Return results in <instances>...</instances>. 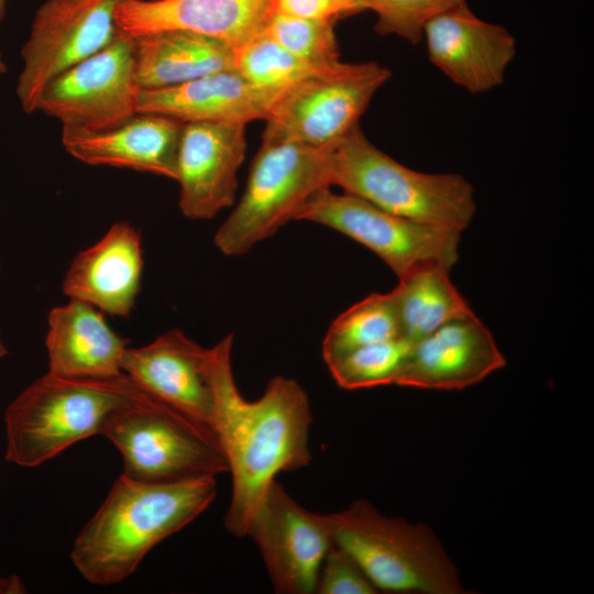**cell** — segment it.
<instances>
[{
	"label": "cell",
	"mask_w": 594,
	"mask_h": 594,
	"mask_svg": "<svg viewBox=\"0 0 594 594\" xmlns=\"http://www.w3.org/2000/svg\"><path fill=\"white\" fill-rule=\"evenodd\" d=\"M336 144L262 140L245 189L215 234L216 248L227 256L246 254L295 220L316 191L331 187Z\"/></svg>",
	"instance_id": "cell-6"
},
{
	"label": "cell",
	"mask_w": 594,
	"mask_h": 594,
	"mask_svg": "<svg viewBox=\"0 0 594 594\" xmlns=\"http://www.w3.org/2000/svg\"><path fill=\"white\" fill-rule=\"evenodd\" d=\"M143 270L141 234L127 221L112 224L94 245L69 265L63 292L111 316H130Z\"/></svg>",
	"instance_id": "cell-20"
},
{
	"label": "cell",
	"mask_w": 594,
	"mask_h": 594,
	"mask_svg": "<svg viewBox=\"0 0 594 594\" xmlns=\"http://www.w3.org/2000/svg\"><path fill=\"white\" fill-rule=\"evenodd\" d=\"M134 38L120 32L105 48L53 78L35 111L63 127L99 131L138 113Z\"/></svg>",
	"instance_id": "cell-11"
},
{
	"label": "cell",
	"mask_w": 594,
	"mask_h": 594,
	"mask_svg": "<svg viewBox=\"0 0 594 594\" xmlns=\"http://www.w3.org/2000/svg\"><path fill=\"white\" fill-rule=\"evenodd\" d=\"M275 11L306 19L338 20L364 11L361 0H274Z\"/></svg>",
	"instance_id": "cell-30"
},
{
	"label": "cell",
	"mask_w": 594,
	"mask_h": 594,
	"mask_svg": "<svg viewBox=\"0 0 594 594\" xmlns=\"http://www.w3.org/2000/svg\"><path fill=\"white\" fill-rule=\"evenodd\" d=\"M246 536L257 544L277 593H316L322 562L334 543L328 515L305 509L274 480Z\"/></svg>",
	"instance_id": "cell-12"
},
{
	"label": "cell",
	"mask_w": 594,
	"mask_h": 594,
	"mask_svg": "<svg viewBox=\"0 0 594 594\" xmlns=\"http://www.w3.org/2000/svg\"><path fill=\"white\" fill-rule=\"evenodd\" d=\"M102 436L123 460V474L142 482H177L229 472L213 430L143 394L117 414Z\"/></svg>",
	"instance_id": "cell-7"
},
{
	"label": "cell",
	"mask_w": 594,
	"mask_h": 594,
	"mask_svg": "<svg viewBox=\"0 0 594 594\" xmlns=\"http://www.w3.org/2000/svg\"><path fill=\"white\" fill-rule=\"evenodd\" d=\"M6 14V0H0V25Z\"/></svg>",
	"instance_id": "cell-32"
},
{
	"label": "cell",
	"mask_w": 594,
	"mask_h": 594,
	"mask_svg": "<svg viewBox=\"0 0 594 594\" xmlns=\"http://www.w3.org/2000/svg\"><path fill=\"white\" fill-rule=\"evenodd\" d=\"M7 353H8V350H7L6 345H4V342H3L1 333H0V359L6 356Z\"/></svg>",
	"instance_id": "cell-33"
},
{
	"label": "cell",
	"mask_w": 594,
	"mask_h": 594,
	"mask_svg": "<svg viewBox=\"0 0 594 594\" xmlns=\"http://www.w3.org/2000/svg\"><path fill=\"white\" fill-rule=\"evenodd\" d=\"M428 58L449 80L472 95L504 82L516 56V40L504 26L475 15L464 2L424 29Z\"/></svg>",
	"instance_id": "cell-15"
},
{
	"label": "cell",
	"mask_w": 594,
	"mask_h": 594,
	"mask_svg": "<svg viewBox=\"0 0 594 594\" xmlns=\"http://www.w3.org/2000/svg\"><path fill=\"white\" fill-rule=\"evenodd\" d=\"M216 495L213 476L156 483L122 473L77 535L72 562L91 584L122 582L152 548L191 522Z\"/></svg>",
	"instance_id": "cell-2"
},
{
	"label": "cell",
	"mask_w": 594,
	"mask_h": 594,
	"mask_svg": "<svg viewBox=\"0 0 594 594\" xmlns=\"http://www.w3.org/2000/svg\"><path fill=\"white\" fill-rule=\"evenodd\" d=\"M378 590L356 560L343 548L333 543L322 562L316 593L320 594H375Z\"/></svg>",
	"instance_id": "cell-29"
},
{
	"label": "cell",
	"mask_w": 594,
	"mask_h": 594,
	"mask_svg": "<svg viewBox=\"0 0 594 594\" xmlns=\"http://www.w3.org/2000/svg\"><path fill=\"white\" fill-rule=\"evenodd\" d=\"M47 323V372L73 378H110L123 374L127 341L110 328L101 310L69 299L50 311Z\"/></svg>",
	"instance_id": "cell-21"
},
{
	"label": "cell",
	"mask_w": 594,
	"mask_h": 594,
	"mask_svg": "<svg viewBox=\"0 0 594 594\" xmlns=\"http://www.w3.org/2000/svg\"><path fill=\"white\" fill-rule=\"evenodd\" d=\"M334 23L336 20L306 19L275 11L264 31L299 58L318 67H329L341 62Z\"/></svg>",
	"instance_id": "cell-27"
},
{
	"label": "cell",
	"mask_w": 594,
	"mask_h": 594,
	"mask_svg": "<svg viewBox=\"0 0 594 594\" xmlns=\"http://www.w3.org/2000/svg\"><path fill=\"white\" fill-rule=\"evenodd\" d=\"M400 336L392 292L374 293L349 307L330 324L322 340L326 364L365 345Z\"/></svg>",
	"instance_id": "cell-24"
},
{
	"label": "cell",
	"mask_w": 594,
	"mask_h": 594,
	"mask_svg": "<svg viewBox=\"0 0 594 594\" xmlns=\"http://www.w3.org/2000/svg\"><path fill=\"white\" fill-rule=\"evenodd\" d=\"M466 0H361L364 10L375 12L374 30L380 35H396L413 45L424 38L426 24Z\"/></svg>",
	"instance_id": "cell-28"
},
{
	"label": "cell",
	"mask_w": 594,
	"mask_h": 594,
	"mask_svg": "<svg viewBox=\"0 0 594 594\" xmlns=\"http://www.w3.org/2000/svg\"><path fill=\"white\" fill-rule=\"evenodd\" d=\"M411 345L413 342L398 337L355 349L327 365L336 383L344 389L396 385Z\"/></svg>",
	"instance_id": "cell-25"
},
{
	"label": "cell",
	"mask_w": 594,
	"mask_h": 594,
	"mask_svg": "<svg viewBox=\"0 0 594 594\" xmlns=\"http://www.w3.org/2000/svg\"><path fill=\"white\" fill-rule=\"evenodd\" d=\"M274 12V0H122L116 23L120 32L133 38L186 31L238 48L263 32Z\"/></svg>",
	"instance_id": "cell-17"
},
{
	"label": "cell",
	"mask_w": 594,
	"mask_h": 594,
	"mask_svg": "<svg viewBox=\"0 0 594 594\" xmlns=\"http://www.w3.org/2000/svg\"><path fill=\"white\" fill-rule=\"evenodd\" d=\"M134 62L140 89H161L235 70V48L193 32L163 31L134 37Z\"/></svg>",
	"instance_id": "cell-22"
},
{
	"label": "cell",
	"mask_w": 594,
	"mask_h": 594,
	"mask_svg": "<svg viewBox=\"0 0 594 594\" xmlns=\"http://www.w3.org/2000/svg\"><path fill=\"white\" fill-rule=\"evenodd\" d=\"M232 344L229 334L215 345V432L232 474L224 525L243 537L275 476L310 463L312 417L305 389L293 378L276 376L258 399H244L233 378Z\"/></svg>",
	"instance_id": "cell-1"
},
{
	"label": "cell",
	"mask_w": 594,
	"mask_h": 594,
	"mask_svg": "<svg viewBox=\"0 0 594 594\" xmlns=\"http://www.w3.org/2000/svg\"><path fill=\"white\" fill-rule=\"evenodd\" d=\"M6 72H7V64L3 61L2 54L0 52V75L6 74Z\"/></svg>",
	"instance_id": "cell-34"
},
{
	"label": "cell",
	"mask_w": 594,
	"mask_h": 594,
	"mask_svg": "<svg viewBox=\"0 0 594 594\" xmlns=\"http://www.w3.org/2000/svg\"><path fill=\"white\" fill-rule=\"evenodd\" d=\"M391 70L373 61L339 62L287 86L277 99L262 140L311 146L338 143L360 121Z\"/></svg>",
	"instance_id": "cell-8"
},
{
	"label": "cell",
	"mask_w": 594,
	"mask_h": 594,
	"mask_svg": "<svg viewBox=\"0 0 594 594\" xmlns=\"http://www.w3.org/2000/svg\"><path fill=\"white\" fill-rule=\"evenodd\" d=\"M331 186L394 215L458 233L476 211L474 188L462 175L411 169L376 147L360 124L334 145Z\"/></svg>",
	"instance_id": "cell-4"
},
{
	"label": "cell",
	"mask_w": 594,
	"mask_h": 594,
	"mask_svg": "<svg viewBox=\"0 0 594 594\" xmlns=\"http://www.w3.org/2000/svg\"><path fill=\"white\" fill-rule=\"evenodd\" d=\"M216 349L172 329L146 345L127 349L122 372L145 394L215 431Z\"/></svg>",
	"instance_id": "cell-13"
},
{
	"label": "cell",
	"mask_w": 594,
	"mask_h": 594,
	"mask_svg": "<svg viewBox=\"0 0 594 594\" xmlns=\"http://www.w3.org/2000/svg\"><path fill=\"white\" fill-rule=\"evenodd\" d=\"M183 124L166 116L136 113L99 131L63 127L62 144L88 165L130 168L176 180Z\"/></svg>",
	"instance_id": "cell-18"
},
{
	"label": "cell",
	"mask_w": 594,
	"mask_h": 594,
	"mask_svg": "<svg viewBox=\"0 0 594 594\" xmlns=\"http://www.w3.org/2000/svg\"><path fill=\"white\" fill-rule=\"evenodd\" d=\"M122 0H46L37 9L22 46L16 95L34 113L43 88L56 76L108 46L118 35Z\"/></svg>",
	"instance_id": "cell-10"
},
{
	"label": "cell",
	"mask_w": 594,
	"mask_h": 594,
	"mask_svg": "<svg viewBox=\"0 0 594 594\" xmlns=\"http://www.w3.org/2000/svg\"><path fill=\"white\" fill-rule=\"evenodd\" d=\"M295 220L319 223L349 237L375 253L397 277L427 264L451 268L459 261L461 233L394 215L330 187L316 191Z\"/></svg>",
	"instance_id": "cell-9"
},
{
	"label": "cell",
	"mask_w": 594,
	"mask_h": 594,
	"mask_svg": "<svg viewBox=\"0 0 594 594\" xmlns=\"http://www.w3.org/2000/svg\"><path fill=\"white\" fill-rule=\"evenodd\" d=\"M246 123L183 124L177 178L179 209L191 220L212 219L234 205L238 172L246 154Z\"/></svg>",
	"instance_id": "cell-14"
},
{
	"label": "cell",
	"mask_w": 594,
	"mask_h": 594,
	"mask_svg": "<svg viewBox=\"0 0 594 594\" xmlns=\"http://www.w3.org/2000/svg\"><path fill=\"white\" fill-rule=\"evenodd\" d=\"M450 270L427 264L398 277L391 292L403 338L415 342L452 320L474 315L452 283Z\"/></svg>",
	"instance_id": "cell-23"
},
{
	"label": "cell",
	"mask_w": 594,
	"mask_h": 594,
	"mask_svg": "<svg viewBox=\"0 0 594 594\" xmlns=\"http://www.w3.org/2000/svg\"><path fill=\"white\" fill-rule=\"evenodd\" d=\"M286 87L258 86L237 70H227L174 87L140 89L138 113L166 116L183 123L248 124L266 120Z\"/></svg>",
	"instance_id": "cell-19"
},
{
	"label": "cell",
	"mask_w": 594,
	"mask_h": 594,
	"mask_svg": "<svg viewBox=\"0 0 594 594\" xmlns=\"http://www.w3.org/2000/svg\"><path fill=\"white\" fill-rule=\"evenodd\" d=\"M324 68L294 55L265 31L235 48V70L258 86L286 87Z\"/></svg>",
	"instance_id": "cell-26"
},
{
	"label": "cell",
	"mask_w": 594,
	"mask_h": 594,
	"mask_svg": "<svg viewBox=\"0 0 594 594\" xmlns=\"http://www.w3.org/2000/svg\"><path fill=\"white\" fill-rule=\"evenodd\" d=\"M142 392L124 373L73 378L47 372L24 388L4 413L8 462L35 468L70 446L102 435Z\"/></svg>",
	"instance_id": "cell-3"
},
{
	"label": "cell",
	"mask_w": 594,
	"mask_h": 594,
	"mask_svg": "<svg viewBox=\"0 0 594 594\" xmlns=\"http://www.w3.org/2000/svg\"><path fill=\"white\" fill-rule=\"evenodd\" d=\"M334 544L346 550L377 590L462 594L458 570L426 524L381 514L363 499L328 515Z\"/></svg>",
	"instance_id": "cell-5"
},
{
	"label": "cell",
	"mask_w": 594,
	"mask_h": 594,
	"mask_svg": "<svg viewBox=\"0 0 594 594\" xmlns=\"http://www.w3.org/2000/svg\"><path fill=\"white\" fill-rule=\"evenodd\" d=\"M505 365L506 359L493 334L474 314L452 320L413 342L396 385L463 389Z\"/></svg>",
	"instance_id": "cell-16"
},
{
	"label": "cell",
	"mask_w": 594,
	"mask_h": 594,
	"mask_svg": "<svg viewBox=\"0 0 594 594\" xmlns=\"http://www.w3.org/2000/svg\"><path fill=\"white\" fill-rule=\"evenodd\" d=\"M25 585L19 576L14 574L0 575V594H22L25 593Z\"/></svg>",
	"instance_id": "cell-31"
}]
</instances>
